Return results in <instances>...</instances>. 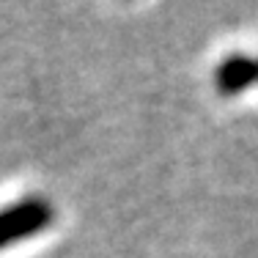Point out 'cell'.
I'll return each instance as SVG.
<instances>
[{
	"mask_svg": "<svg viewBox=\"0 0 258 258\" xmlns=\"http://www.w3.org/2000/svg\"><path fill=\"white\" fill-rule=\"evenodd\" d=\"M55 217V209L50 201L30 195V198L20 201V204L9 206L0 212V250L11 247L20 239H30L44 228H50Z\"/></svg>",
	"mask_w": 258,
	"mask_h": 258,
	"instance_id": "obj_1",
	"label": "cell"
}]
</instances>
